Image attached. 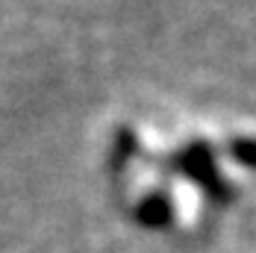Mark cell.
<instances>
[{
	"mask_svg": "<svg viewBox=\"0 0 256 253\" xmlns=\"http://www.w3.org/2000/svg\"><path fill=\"white\" fill-rule=\"evenodd\" d=\"M142 221L148 224V227H165L168 221H171V206L162 200V198H154V200H148L142 206Z\"/></svg>",
	"mask_w": 256,
	"mask_h": 253,
	"instance_id": "cell-1",
	"label": "cell"
}]
</instances>
